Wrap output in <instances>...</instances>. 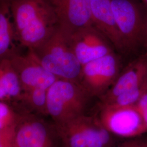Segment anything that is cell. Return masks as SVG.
I'll list each match as a JSON object with an SVG mask.
<instances>
[{
    "instance_id": "21",
    "label": "cell",
    "mask_w": 147,
    "mask_h": 147,
    "mask_svg": "<svg viewBox=\"0 0 147 147\" xmlns=\"http://www.w3.org/2000/svg\"><path fill=\"white\" fill-rule=\"evenodd\" d=\"M143 44L144 45L146 48V52L147 53V17L146 19L144 27V32H143Z\"/></svg>"
},
{
    "instance_id": "5",
    "label": "cell",
    "mask_w": 147,
    "mask_h": 147,
    "mask_svg": "<svg viewBox=\"0 0 147 147\" xmlns=\"http://www.w3.org/2000/svg\"><path fill=\"white\" fill-rule=\"evenodd\" d=\"M116 25L126 50L143 44L144 19L142 8L135 0H111Z\"/></svg>"
},
{
    "instance_id": "4",
    "label": "cell",
    "mask_w": 147,
    "mask_h": 147,
    "mask_svg": "<svg viewBox=\"0 0 147 147\" xmlns=\"http://www.w3.org/2000/svg\"><path fill=\"white\" fill-rule=\"evenodd\" d=\"M121 63L114 52L82 66L79 84L89 95L100 96L115 82L119 75Z\"/></svg>"
},
{
    "instance_id": "12",
    "label": "cell",
    "mask_w": 147,
    "mask_h": 147,
    "mask_svg": "<svg viewBox=\"0 0 147 147\" xmlns=\"http://www.w3.org/2000/svg\"><path fill=\"white\" fill-rule=\"evenodd\" d=\"M93 26L105 36L118 50H125L123 41L116 25L111 0H90Z\"/></svg>"
},
{
    "instance_id": "13",
    "label": "cell",
    "mask_w": 147,
    "mask_h": 147,
    "mask_svg": "<svg viewBox=\"0 0 147 147\" xmlns=\"http://www.w3.org/2000/svg\"><path fill=\"white\" fill-rule=\"evenodd\" d=\"M10 0H0V61L18 52L10 10Z\"/></svg>"
},
{
    "instance_id": "15",
    "label": "cell",
    "mask_w": 147,
    "mask_h": 147,
    "mask_svg": "<svg viewBox=\"0 0 147 147\" xmlns=\"http://www.w3.org/2000/svg\"><path fill=\"white\" fill-rule=\"evenodd\" d=\"M22 89L9 59L0 61V100L20 99Z\"/></svg>"
},
{
    "instance_id": "11",
    "label": "cell",
    "mask_w": 147,
    "mask_h": 147,
    "mask_svg": "<svg viewBox=\"0 0 147 147\" xmlns=\"http://www.w3.org/2000/svg\"><path fill=\"white\" fill-rule=\"evenodd\" d=\"M16 147H55L51 129L44 121L26 117L16 123Z\"/></svg>"
},
{
    "instance_id": "17",
    "label": "cell",
    "mask_w": 147,
    "mask_h": 147,
    "mask_svg": "<svg viewBox=\"0 0 147 147\" xmlns=\"http://www.w3.org/2000/svg\"><path fill=\"white\" fill-rule=\"evenodd\" d=\"M47 89L33 88L22 91L20 100H22L32 109L42 114L47 113Z\"/></svg>"
},
{
    "instance_id": "10",
    "label": "cell",
    "mask_w": 147,
    "mask_h": 147,
    "mask_svg": "<svg viewBox=\"0 0 147 147\" xmlns=\"http://www.w3.org/2000/svg\"><path fill=\"white\" fill-rule=\"evenodd\" d=\"M147 87V53L137 58L119 74L115 82L100 97L104 105L127 92Z\"/></svg>"
},
{
    "instance_id": "2",
    "label": "cell",
    "mask_w": 147,
    "mask_h": 147,
    "mask_svg": "<svg viewBox=\"0 0 147 147\" xmlns=\"http://www.w3.org/2000/svg\"><path fill=\"white\" fill-rule=\"evenodd\" d=\"M32 50L42 66L58 79L79 84L82 65L74 53L69 35L58 27L46 41Z\"/></svg>"
},
{
    "instance_id": "7",
    "label": "cell",
    "mask_w": 147,
    "mask_h": 147,
    "mask_svg": "<svg viewBox=\"0 0 147 147\" xmlns=\"http://www.w3.org/2000/svg\"><path fill=\"white\" fill-rule=\"evenodd\" d=\"M9 59L19 77L22 91L33 88L47 90L59 79L42 66L32 50H28L25 55L17 52Z\"/></svg>"
},
{
    "instance_id": "1",
    "label": "cell",
    "mask_w": 147,
    "mask_h": 147,
    "mask_svg": "<svg viewBox=\"0 0 147 147\" xmlns=\"http://www.w3.org/2000/svg\"><path fill=\"white\" fill-rule=\"evenodd\" d=\"M9 3L16 40L20 46L33 50L58 28L50 0H10Z\"/></svg>"
},
{
    "instance_id": "14",
    "label": "cell",
    "mask_w": 147,
    "mask_h": 147,
    "mask_svg": "<svg viewBox=\"0 0 147 147\" xmlns=\"http://www.w3.org/2000/svg\"><path fill=\"white\" fill-rule=\"evenodd\" d=\"M87 117L88 116L84 115L55 124L56 131L63 147H87L84 130Z\"/></svg>"
},
{
    "instance_id": "6",
    "label": "cell",
    "mask_w": 147,
    "mask_h": 147,
    "mask_svg": "<svg viewBox=\"0 0 147 147\" xmlns=\"http://www.w3.org/2000/svg\"><path fill=\"white\" fill-rule=\"evenodd\" d=\"M100 107V115L95 118L112 134L129 137L137 136L147 131L141 116L134 105Z\"/></svg>"
},
{
    "instance_id": "8",
    "label": "cell",
    "mask_w": 147,
    "mask_h": 147,
    "mask_svg": "<svg viewBox=\"0 0 147 147\" xmlns=\"http://www.w3.org/2000/svg\"><path fill=\"white\" fill-rule=\"evenodd\" d=\"M55 11L58 27L71 35L93 26L90 0H50Z\"/></svg>"
},
{
    "instance_id": "22",
    "label": "cell",
    "mask_w": 147,
    "mask_h": 147,
    "mask_svg": "<svg viewBox=\"0 0 147 147\" xmlns=\"http://www.w3.org/2000/svg\"><path fill=\"white\" fill-rule=\"evenodd\" d=\"M140 1H141L143 5L146 6L147 8V0H140Z\"/></svg>"
},
{
    "instance_id": "3",
    "label": "cell",
    "mask_w": 147,
    "mask_h": 147,
    "mask_svg": "<svg viewBox=\"0 0 147 147\" xmlns=\"http://www.w3.org/2000/svg\"><path fill=\"white\" fill-rule=\"evenodd\" d=\"M90 98L81 84L58 79L47 89V115L55 124L86 115Z\"/></svg>"
},
{
    "instance_id": "19",
    "label": "cell",
    "mask_w": 147,
    "mask_h": 147,
    "mask_svg": "<svg viewBox=\"0 0 147 147\" xmlns=\"http://www.w3.org/2000/svg\"><path fill=\"white\" fill-rule=\"evenodd\" d=\"M134 106L141 116L143 123L147 130V92L142 96Z\"/></svg>"
},
{
    "instance_id": "20",
    "label": "cell",
    "mask_w": 147,
    "mask_h": 147,
    "mask_svg": "<svg viewBox=\"0 0 147 147\" xmlns=\"http://www.w3.org/2000/svg\"><path fill=\"white\" fill-rule=\"evenodd\" d=\"M119 147H147V138H140L130 140Z\"/></svg>"
},
{
    "instance_id": "16",
    "label": "cell",
    "mask_w": 147,
    "mask_h": 147,
    "mask_svg": "<svg viewBox=\"0 0 147 147\" xmlns=\"http://www.w3.org/2000/svg\"><path fill=\"white\" fill-rule=\"evenodd\" d=\"M84 131L87 147H110L112 134L95 117L88 116Z\"/></svg>"
},
{
    "instance_id": "18",
    "label": "cell",
    "mask_w": 147,
    "mask_h": 147,
    "mask_svg": "<svg viewBox=\"0 0 147 147\" xmlns=\"http://www.w3.org/2000/svg\"><path fill=\"white\" fill-rule=\"evenodd\" d=\"M16 123L0 127V147H16L15 141Z\"/></svg>"
},
{
    "instance_id": "9",
    "label": "cell",
    "mask_w": 147,
    "mask_h": 147,
    "mask_svg": "<svg viewBox=\"0 0 147 147\" xmlns=\"http://www.w3.org/2000/svg\"><path fill=\"white\" fill-rule=\"evenodd\" d=\"M69 36L74 53L82 66L114 52L107 39L95 27L82 29Z\"/></svg>"
}]
</instances>
